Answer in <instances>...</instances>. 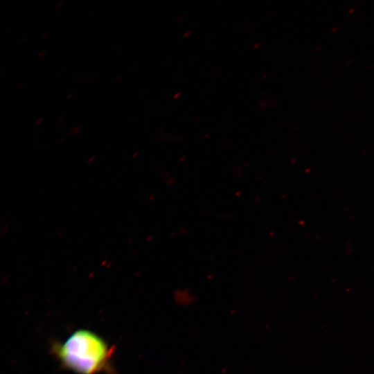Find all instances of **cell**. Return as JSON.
Returning <instances> with one entry per match:
<instances>
[{"mask_svg": "<svg viewBox=\"0 0 374 374\" xmlns=\"http://www.w3.org/2000/svg\"><path fill=\"white\" fill-rule=\"evenodd\" d=\"M63 366L80 374H95L109 366L112 349L93 332L79 330L55 348Z\"/></svg>", "mask_w": 374, "mask_h": 374, "instance_id": "obj_1", "label": "cell"}]
</instances>
